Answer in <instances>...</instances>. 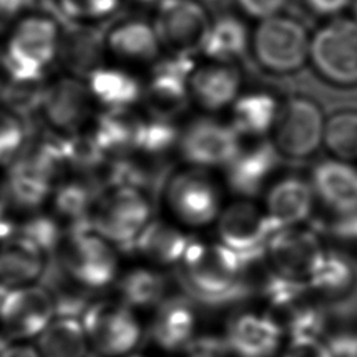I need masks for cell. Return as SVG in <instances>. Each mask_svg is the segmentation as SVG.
Returning a JSON list of instances; mask_svg holds the SVG:
<instances>
[{
  "label": "cell",
  "instance_id": "53",
  "mask_svg": "<svg viewBox=\"0 0 357 357\" xmlns=\"http://www.w3.org/2000/svg\"><path fill=\"white\" fill-rule=\"evenodd\" d=\"M1 349H3V347H0V350H1Z\"/></svg>",
  "mask_w": 357,
  "mask_h": 357
},
{
  "label": "cell",
  "instance_id": "5",
  "mask_svg": "<svg viewBox=\"0 0 357 357\" xmlns=\"http://www.w3.org/2000/svg\"><path fill=\"white\" fill-rule=\"evenodd\" d=\"M162 197L173 218L187 227H204L222 212L220 191L206 169L187 166L172 172Z\"/></svg>",
  "mask_w": 357,
  "mask_h": 357
},
{
  "label": "cell",
  "instance_id": "10",
  "mask_svg": "<svg viewBox=\"0 0 357 357\" xmlns=\"http://www.w3.org/2000/svg\"><path fill=\"white\" fill-rule=\"evenodd\" d=\"M152 22L169 54L194 57L202 53L212 20L197 0H163Z\"/></svg>",
  "mask_w": 357,
  "mask_h": 357
},
{
  "label": "cell",
  "instance_id": "29",
  "mask_svg": "<svg viewBox=\"0 0 357 357\" xmlns=\"http://www.w3.org/2000/svg\"><path fill=\"white\" fill-rule=\"evenodd\" d=\"M312 188L321 201L344 215L357 211V169L342 160H326L312 172Z\"/></svg>",
  "mask_w": 357,
  "mask_h": 357
},
{
  "label": "cell",
  "instance_id": "46",
  "mask_svg": "<svg viewBox=\"0 0 357 357\" xmlns=\"http://www.w3.org/2000/svg\"><path fill=\"white\" fill-rule=\"evenodd\" d=\"M350 1L351 0H307V4L314 13L331 17L343 11L350 4Z\"/></svg>",
  "mask_w": 357,
  "mask_h": 357
},
{
  "label": "cell",
  "instance_id": "38",
  "mask_svg": "<svg viewBox=\"0 0 357 357\" xmlns=\"http://www.w3.org/2000/svg\"><path fill=\"white\" fill-rule=\"evenodd\" d=\"M52 4L61 22L99 25L119 11L121 0H53Z\"/></svg>",
  "mask_w": 357,
  "mask_h": 357
},
{
  "label": "cell",
  "instance_id": "26",
  "mask_svg": "<svg viewBox=\"0 0 357 357\" xmlns=\"http://www.w3.org/2000/svg\"><path fill=\"white\" fill-rule=\"evenodd\" d=\"M47 255L31 240L15 234L0 243V286L6 290L39 280Z\"/></svg>",
  "mask_w": 357,
  "mask_h": 357
},
{
  "label": "cell",
  "instance_id": "1",
  "mask_svg": "<svg viewBox=\"0 0 357 357\" xmlns=\"http://www.w3.org/2000/svg\"><path fill=\"white\" fill-rule=\"evenodd\" d=\"M248 265L219 240H192L178 264V275L190 297L208 305H219L245 293Z\"/></svg>",
  "mask_w": 357,
  "mask_h": 357
},
{
  "label": "cell",
  "instance_id": "6",
  "mask_svg": "<svg viewBox=\"0 0 357 357\" xmlns=\"http://www.w3.org/2000/svg\"><path fill=\"white\" fill-rule=\"evenodd\" d=\"M310 45L305 26L291 17L279 14L262 20L251 39L257 61L276 74L300 70L310 59Z\"/></svg>",
  "mask_w": 357,
  "mask_h": 357
},
{
  "label": "cell",
  "instance_id": "16",
  "mask_svg": "<svg viewBox=\"0 0 357 357\" xmlns=\"http://www.w3.org/2000/svg\"><path fill=\"white\" fill-rule=\"evenodd\" d=\"M54 317L53 300L40 283L8 289L0 304L1 331L15 340L39 336Z\"/></svg>",
  "mask_w": 357,
  "mask_h": 357
},
{
  "label": "cell",
  "instance_id": "54",
  "mask_svg": "<svg viewBox=\"0 0 357 357\" xmlns=\"http://www.w3.org/2000/svg\"><path fill=\"white\" fill-rule=\"evenodd\" d=\"M86 357H88V356H86Z\"/></svg>",
  "mask_w": 357,
  "mask_h": 357
},
{
  "label": "cell",
  "instance_id": "12",
  "mask_svg": "<svg viewBox=\"0 0 357 357\" xmlns=\"http://www.w3.org/2000/svg\"><path fill=\"white\" fill-rule=\"evenodd\" d=\"M93 106L86 81L67 74L47 81L39 116L53 132L71 135L84 131L92 119Z\"/></svg>",
  "mask_w": 357,
  "mask_h": 357
},
{
  "label": "cell",
  "instance_id": "45",
  "mask_svg": "<svg viewBox=\"0 0 357 357\" xmlns=\"http://www.w3.org/2000/svg\"><path fill=\"white\" fill-rule=\"evenodd\" d=\"M31 0H0V33L11 29Z\"/></svg>",
  "mask_w": 357,
  "mask_h": 357
},
{
  "label": "cell",
  "instance_id": "24",
  "mask_svg": "<svg viewBox=\"0 0 357 357\" xmlns=\"http://www.w3.org/2000/svg\"><path fill=\"white\" fill-rule=\"evenodd\" d=\"M314 194V188L300 177H286L273 184L264 209L276 231L303 223L312 212Z\"/></svg>",
  "mask_w": 357,
  "mask_h": 357
},
{
  "label": "cell",
  "instance_id": "27",
  "mask_svg": "<svg viewBox=\"0 0 357 357\" xmlns=\"http://www.w3.org/2000/svg\"><path fill=\"white\" fill-rule=\"evenodd\" d=\"M192 238L173 222L152 218L138 236L132 252L159 266L178 265Z\"/></svg>",
  "mask_w": 357,
  "mask_h": 357
},
{
  "label": "cell",
  "instance_id": "42",
  "mask_svg": "<svg viewBox=\"0 0 357 357\" xmlns=\"http://www.w3.org/2000/svg\"><path fill=\"white\" fill-rule=\"evenodd\" d=\"M64 233V226L53 213L46 215L40 212H35L20 223L17 231V234L35 243L47 257L56 251Z\"/></svg>",
  "mask_w": 357,
  "mask_h": 357
},
{
  "label": "cell",
  "instance_id": "3",
  "mask_svg": "<svg viewBox=\"0 0 357 357\" xmlns=\"http://www.w3.org/2000/svg\"><path fill=\"white\" fill-rule=\"evenodd\" d=\"M153 218V198L131 187L106 188L91 216V227L117 251L132 252L134 244Z\"/></svg>",
  "mask_w": 357,
  "mask_h": 357
},
{
  "label": "cell",
  "instance_id": "43",
  "mask_svg": "<svg viewBox=\"0 0 357 357\" xmlns=\"http://www.w3.org/2000/svg\"><path fill=\"white\" fill-rule=\"evenodd\" d=\"M282 357H335L328 340L319 333L304 332L291 335L282 351Z\"/></svg>",
  "mask_w": 357,
  "mask_h": 357
},
{
  "label": "cell",
  "instance_id": "18",
  "mask_svg": "<svg viewBox=\"0 0 357 357\" xmlns=\"http://www.w3.org/2000/svg\"><path fill=\"white\" fill-rule=\"evenodd\" d=\"M105 190V184L98 176H67L56 184L52 192L53 215L61 222L66 231L92 229L91 216Z\"/></svg>",
  "mask_w": 357,
  "mask_h": 357
},
{
  "label": "cell",
  "instance_id": "47",
  "mask_svg": "<svg viewBox=\"0 0 357 357\" xmlns=\"http://www.w3.org/2000/svg\"><path fill=\"white\" fill-rule=\"evenodd\" d=\"M8 208H10V198H8L7 185L4 180H0V218L6 216Z\"/></svg>",
  "mask_w": 357,
  "mask_h": 357
},
{
  "label": "cell",
  "instance_id": "17",
  "mask_svg": "<svg viewBox=\"0 0 357 357\" xmlns=\"http://www.w3.org/2000/svg\"><path fill=\"white\" fill-rule=\"evenodd\" d=\"M106 28L93 24L61 22L57 61L67 74L85 79L106 64Z\"/></svg>",
  "mask_w": 357,
  "mask_h": 357
},
{
  "label": "cell",
  "instance_id": "15",
  "mask_svg": "<svg viewBox=\"0 0 357 357\" xmlns=\"http://www.w3.org/2000/svg\"><path fill=\"white\" fill-rule=\"evenodd\" d=\"M265 252L276 275L308 287L326 251L314 231L293 226L276 231Z\"/></svg>",
  "mask_w": 357,
  "mask_h": 357
},
{
  "label": "cell",
  "instance_id": "37",
  "mask_svg": "<svg viewBox=\"0 0 357 357\" xmlns=\"http://www.w3.org/2000/svg\"><path fill=\"white\" fill-rule=\"evenodd\" d=\"M324 142L337 158L357 159V112H337L325 123Z\"/></svg>",
  "mask_w": 357,
  "mask_h": 357
},
{
  "label": "cell",
  "instance_id": "40",
  "mask_svg": "<svg viewBox=\"0 0 357 357\" xmlns=\"http://www.w3.org/2000/svg\"><path fill=\"white\" fill-rule=\"evenodd\" d=\"M31 138V124L17 113L0 106V166L8 167Z\"/></svg>",
  "mask_w": 357,
  "mask_h": 357
},
{
  "label": "cell",
  "instance_id": "32",
  "mask_svg": "<svg viewBox=\"0 0 357 357\" xmlns=\"http://www.w3.org/2000/svg\"><path fill=\"white\" fill-rule=\"evenodd\" d=\"M250 45L248 31L244 22L231 14H222L212 20L202 49L209 61L233 63L241 59Z\"/></svg>",
  "mask_w": 357,
  "mask_h": 357
},
{
  "label": "cell",
  "instance_id": "4",
  "mask_svg": "<svg viewBox=\"0 0 357 357\" xmlns=\"http://www.w3.org/2000/svg\"><path fill=\"white\" fill-rule=\"evenodd\" d=\"M52 257L81 286L95 291L110 286L119 272L117 250L92 229L66 231Z\"/></svg>",
  "mask_w": 357,
  "mask_h": 357
},
{
  "label": "cell",
  "instance_id": "13",
  "mask_svg": "<svg viewBox=\"0 0 357 357\" xmlns=\"http://www.w3.org/2000/svg\"><path fill=\"white\" fill-rule=\"evenodd\" d=\"M216 231L222 244L251 262L259 259L266 251L276 229L265 209L254 202L240 199L222 209L216 220Z\"/></svg>",
  "mask_w": 357,
  "mask_h": 357
},
{
  "label": "cell",
  "instance_id": "19",
  "mask_svg": "<svg viewBox=\"0 0 357 357\" xmlns=\"http://www.w3.org/2000/svg\"><path fill=\"white\" fill-rule=\"evenodd\" d=\"M279 156L272 141L261 139L247 146L241 144L234 158L223 167L227 185L240 197L258 194L275 172Z\"/></svg>",
  "mask_w": 357,
  "mask_h": 357
},
{
  "label": "cell",
  "instance_id": "7",
  "mask_svg": "<svg viewBox=\"0 0 357 357\" xmlns=\"http://www.w3.org/2000/svg\"><path fill=\"white\" fill-rule=\"evenodd\" d=\"M310 59L317 73L335 85H357V20L336 18L311 38Z\"/></svg>",
  "mask_w": 357,
  "mask_h": 357
},
{
  "label": "cell",
  "instance_id": "25",
  "mask_svg": "<svg viewBox=\"0 0 357 357\" xmlns=\"http://www.w3.org/2000/svg\"><path fill=\"white\" fill-rule=\"evenodd\" d=\"M95 105L102 110L134 109L142 100L144 84L138 77L119 66H102L86 78Z\"/></svg>",
  "mask_w": 357,
  "mask_h": 357
},
{
  "label": "cell",
  "instance_id": "35",
  "mask_svg": "<svg viewBox=\"0 0 357 357\" xmlns=\"http://www.w3.org/2000/svg\"><path fill=\"white\" fill-rule=\"evenodd\" d=\"M88 337L78 318L56 317L38 336L40 357H86Z\"/></svg>",
  "mask_w": 357,
  "mask_h": 357
},
{
  "label": "cell",
  "instance_id": "21",
  "mask_svg": "<svg viewBox=\"0 0 357 357\" xmlns=\"http://www.w3.org/2000/svg\"><path fill=\"white\" fill-rule=\"evenodd\" d=\"M145 119L134 109L102 110L89 131L109 159L130 156L139 151Z\"/></svg>",
  "mask_w": 357,
  "mask_h": 357
},
{
  "label": "cell",
  "instance_id": "49",
  "mask_svg": "<svg viewBox=\"0 0 357 357\" xmlns=\"http://www.w3.org/2000/svg\"><path fill=\"white\" fill-rule=\"evenodd\" d=\"M198 3H201L202 6H215V4H220L225 0H197Z\"/></svg>",
  "mask_w": 357,
  "mask_h": 357
},
{
  "label": "cell",
  "instance_id": "20",
  "mask_svg": "<svg viewBox=\"0 0 357 357\" xmlns=\"http://www.w3.org/2000/svg\"><path fill=\"white\" fill-rule=\"evenodd\" d=\"M107 52L128 64H153L160 59L162 43L153 26L141 17H124L106 28Z\"/></svg>",
  "mask_w": 357,
  "mask_h": 357
},
{
  "label": "cell",
  "instance_id": "31",
  "mask_svg": "<svg viewBox=\"0 0 357 357\" xmlns=\"http://www.w3.org/2000/svg\"><path fill=\"white\" fill-rule=\"evenodd\" d=\"M279 110L273 96L262 92L247 93L231 105L230 124L240 137L258 138L273 130Z\"/></svg>",
  "mask_w": 357,
  "mask_h": 357
},
{
  "label": "cell",
  "instance_id": "30",
  "mask_svg": "<svg viewBox=\"0 0 357 357\" xmlns=\"http://www.w3.org/2000/svg\"><path fill=\"white\" fill-rule=\"evenodd\" d=\"M38 282L49 291L54 304L56 317H82L92 303V290L77 283L52 257H47L46 268Z\"/></svg>",
  "mask_w": 357,
  "mask_h": 357
},
{
  "label": "cell",
  "instance_id": "22",
  "mask_svg": "<svg viewBox=\"0 0 357 357\" xmlns=\"http://www.w3.org/2000/svg\"><path fill=\"white\" fill-rule=\"evenodd\" d=\"M241 75L233 63L209 61L195 67L190 77L191 100L208 112L222 110L236 102Z\"/></svg>",
  "mask_w": 357,
  "mask_h": 357
},
{
  "label": "cell",
  "instance_id": "52",
  "mask_svg": "<svg viewBox=\"0 0 357 357\" xmlns=\"http://www.w3.org/2000/svg\"><path fill=\"white\" fill-rule=\"evenodd\" d=\"M7 290L6 289H3L1 286H0V304H1V300H3V296H4V293H6Z\"/></svg>",
  "mask_w": 357,
  "mask_h": 357
},
{
  "label": "cell",
  "instance_id": "9",
  "mask_svg": "<svg viewBox=\"0 0 357 357\" xmlns=\"http://www.w3.org/2000/svg\"><path fill=\"white\" fill-rule=\"evenodd\" d=\"M81 318L89 344L100 356H124L139 342L141 328L132 308L119 298L92 301Z\"/></svg>",
  "mask_w": 357,
  "mask_h": 357
},
{
  "label": "cell",
  "instance_id": "39",
  "mask_svg": "<svg viewBox=\"0 0 357 357\" xmlns=\"http://www.w3.org/2000/svg\"><path fill=\"white\" fill-rule=\"evenodd\" d=\"M181 128L176 120L159 119L148 116L142 131V139L138 153L153 158L165 159L172 151H177Z\"/></svg>",
  "mask_w": 357,
  "mask_h": 357
},
{
  "label": "cell",
  "instance_id": "48",
  "mask_svg": "<svg viewBox=\"0 0 357 357\" xmlns=\"http://www.w3.org/2000/svg\"><path fill=\"white\" fill-rule=\"evenodd\" d=\"M135 4H139V6H158L159 3H162L163 0H132Z\"/></svg>",
  "mask_w": 357,
  "mask_h": 357
},
{
  "label": "cell",
  "instance_id": "28",
  "mask_svg": "<svg viewBox=\"0 0 357 357\" xmlns=\"http://www.w3.org/2000/svg\"><path fill=\"white\" fill-rule=\"evenodd\" d=\"M195 311L190 296L166 297L158 307L151 333L158 346L165 350L185 349L194 339Z\"/></svg>",
  "mask_w": 357,
  "mask_h": 357
},
{
  "label": "cell",
  "instance_id": "51",
  "mask_svg": "<svg viewBox=\"0 0 357 357\" xmlns=\"http://www.w3.org/2000/svg\"><path fill=\"white\" fill-rule=\"evenodd\" d=\"M353 13H354V17L357 20V0H353Z\"/></svg>",
  "mask_w": 357,
  "mask_h": 357
},
{
  "label": "cell",
  "instance_id": "41",
  "mask_svg": "<svg viewBox=\"0 0 357 357\" xmlns=\"http://www.w3.org/2000/svg\"><path fill=\"white\" fill-rule=\"evenodd\" d=\"M353 280V268L350 262L335 252H325L318 269L308 283V289L324 293H340L346 290Z\"/></svg>",
  "mask_w": 357,
  "mask_h": 357
},
{
  "label": "cell",
  "instance_id": "36",
  "mask_svg": "<svg viewBox=\"0 0 357 357\" xmlns=\"http://www.w3.org/2000/svg\"><path fill=\"white\" fill-rule=\"evenodd\" d=\"M43 79H14L6 75L0 81V106L24 117L29 124L35 114H39L45 86Z\"/></svg>",
  "mask_w": 357,
  "mask_h": 357
},
{
  "label": "cell",
  "instance_id": "8",
  "mask_svg": "<svg viewBox=\"0 0 357 357\" xmlns=\"http://www.w3.org/2000/svg\"><path fill=\"white\" fill-rule=\"evenodd\" d=\"M197 64L192 56L167 54L151 66L142 102L148 116L176 120L191 102L190 77Z\"/></svg>",
  "mask_w": 357,
  "mask_h": 357
},
{
  "label": "cell",
  "instance_id": "11",
  "mask_svg": "<svg viewBox=\"0 0 357 357\" xmlns=\"http://www.w3.org/2000/svg\"><path fill=\"white\" fill-rule=\"evenodd\" d=\"M240 138L230 123L199 116L181 128L177 152L187 166L225 167L240 149Z\"/></svg>",
  "mask_w": 357,
  "mask_h": 357
},
{
  "label": "cell",
  "instance_id": "44",
  "mask_svg": "<svg viewBox=\"0 0 357 357\" xmlns=\"http://www.w3.org/2000/svg\"><path fill=\"white\" fill-rule=\"evenodd\" d=\"M286 1L287 0H236L237 6L245 15L261 21L278 15Z\"/></svg>",
  "mask_w": 357,
  "mask_h": 357
},
{
  "label": "cell",
  "instance_id": "34",
  "mask_svg": "<svg viewBox=\"0 0 357 357\" xmlns=\"http://www.w3.org/2000/svg\"><path fill=\"white\" fill-rule=\"evenodd\" d=\"M117 298L130 308L158 307L167 297V278L152 268H132L116 284Z\"/></svg>",
  "mask_w": 357,
  "mask_h": 357
},
{
  "label": "cell",
  "instance_id": "50",
  "mask_svg": "<svg viewBox=\"0 0 357 357\" xmlns=\"http://www.w3.org/2000/svg\"><path fill=\"white\" fill-rule=\"evenodd\" d=\"M3 71V47L0 46V74Z\"/></svg>",
  "mask_w": 357,
  "mask_h": 357
},
{
  "label": "cell",
  "instance_id": "14",
  "mask_svg": "<svg viewBox=\"0 0 357 357\" xmlns=\"http://www.w3.org/2000/svg\"><path fill=\"white\" fill-rule=\"evenodd\" d=\"M272 131V142L280 155L305 159L324 141L325 123L317 103L307 98H293L280 107Z\"/></svg>",
  "mask_w": 357,
  "mask_h": 357
},
{
  "label": "cell",
  "instance_id": "23",
  "mask_svg": "<svg viewBox=\"0 0 357 357\" xmlns=\"http://www.w3.org/2000/svg\"><path fill=\"white\" fill-rule=\"evenodd\" d=\"M282 335L269 315L247 312L231 322L225 340L237 357H271L279 349Z\"/></svg>",
  "mask_w": 357,
  "mask_h": 357
},
{
  "label": "cell",
  "instance_id": "33",
  "mask_svg": "<svg viewBox=\"0 0 357 357\" xmlns=\"http://www.w3.org/2000/svg\"><path fill=\"white\" fill-rule=\"evenodd\" d=\"M6 185L10 206L22 211H38L50 199L56 184L24 162L15 159L8 167Z\"/></svg>",
  "mask_w": 357,
  "mask_h": 357
},
{
  "label": "cell",
  "instance_id": "2",
  "mask_svg": "<svg viewBox=\"0 0 357 357\" xmlns=\"http://www.w3.org/2000/svg\"><path fill=\"white\" fill-rule=\"evenodd\" d=\"M61 21L54 13L22 15L3 47V73L14 79H43L57 61Z\"/></svg>",
  "mask_w": 357,
  "mask_h": 357
}]
</instances>
